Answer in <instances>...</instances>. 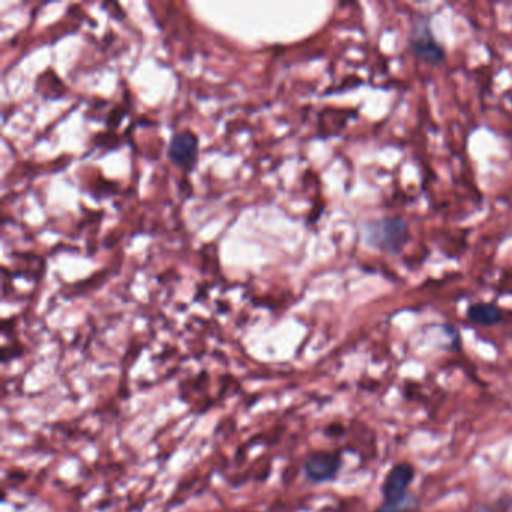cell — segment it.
Here are the masks:
<instances>
[{
	"instance_id": "cell-1",
	"label": "cell",
	"mask_w": 512,
	"mask_h": 512,
	"mask_svg": "<svg viewBox=\"0 0 512 512\" xmlns=\"http://www.w3.org/2000/svg\"><path fill=\"white\" fill-rule=\"evenodd\" d=\"M365 244L382 253L397 254L409 241V226L401 217H385L365 224Z\"/></svg>"
},
{
	"instance_id": "cell-2",
	"label": "cell",
	"mask_w": 512,
	"mask_h": 512,
	"mask_svg": "<svg viewBox=\"0 0 512 512\" xmlns=\"http://www.w3.org/2000/svg\"><path fill=\"white\" fill-rule=\"evenodd\" d=\"M409 44L413 55L421 61L427 62V64L439 65L445 59V50L434 38L428 20H422V22L413 25Z\"/></svg>"
},
{
	"instance_id": "cell-7",
	"label": "cell",
	"mask_w": 512,
	"mask_h": 512,
	"mask_svg": "<svg viewBox=\"0 0 512 512\" xmlns=\"http://www.w3.org/2000/svg\"><path fill=\"white\" fill-rule=\"evenodd\" d=\"M473 512H487V509H476V511Z\"/></svg>"
},
{
	"instance_id": "cell-3",
	"label": "cell",
	"mask_w": 512,
	"mask_h": 512,
	"mask_svg": "<svg viewBox=\"0 0 512 512\" xmlns=\"http://www.w3.org/2000/svg\"><path fill=\"white\" fill-rule=\"evenodd\" d=\"M415 478V470L410 464L401 463L392 467L391 472L383 482V496L388 506H400L406 497L407 488Z\"/></svg>"
},
{
	"instance_id": "cell-4",
	"label": "cell",
	"mask_w": 512,
	"mask_h": 512,
	"mask_svg": "<svg viewBox=\"0 0 512 512\" xmlns=\"http://www.w3.org/2000/svg\"><path fill=\"white\" fill-rule=\"evenodd\" d=\"M340 469L341 457L338 452H313L304 464L305 475L316 484L332 481Z\"/></svg>"
},
{
	"instance_id": "cell-6",
	"label": "cell",
	"mask_w": 512,
	"mask_h": 512,
	"mask_svg": "<svg viewBox=\"0 0 512 512\" xmlns=\"http://www.w3.org/2000/svg\"><path fill=\"white\" fill-rule=\"evenodd\" d=\"M467 317L482 326H493L502 320V311L494 304H473L467 310Z\"/></svg>"
},
{
	"instance_id": "cell-5",
	"label": "cell",
	"mask_w": 512,
	"mask_h": 512,
	"mask_svg": "<svg viewBox=\"0 0 512 512\" xmlns=\"http://www.w3.org/2000/svg\"><path fill=\"white\" fill-rule=\"evenodd\" d=\"M170 158L175 161L178 166L190 167L196 160L197 155V139L194 134L182 133L173 139L170 145Z\"/></svg>"
}]
</instances>
